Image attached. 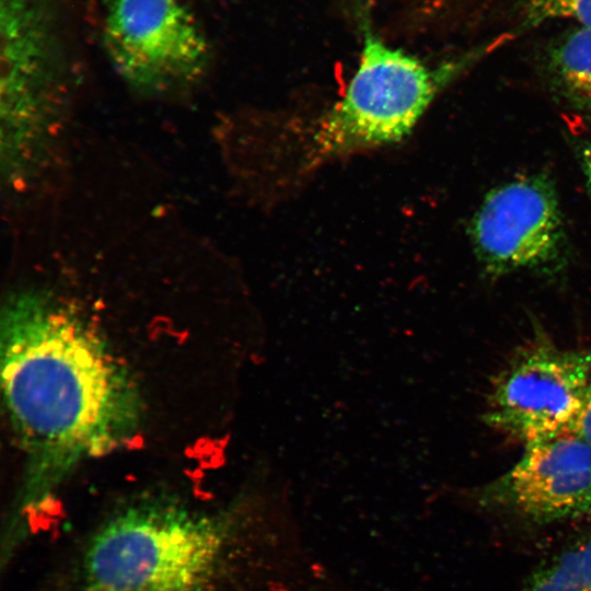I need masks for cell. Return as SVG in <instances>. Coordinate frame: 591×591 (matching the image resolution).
Instances as JSON below:
<instances>
[{"instance_id": "6da1fadb", "label": "cell", "mask_w": 591, "mask_h": 591, "mask_svg": "<svg viewBox=\"0 0 591 591\" xmlns=\"http://www.w3.org/2000/svg\"><path fill=\"white\" fill-rule=\"evenodd\" d=\"M1 374L25 459L3 546L13 552L30 520L83 460L125 444L140 422V396L104 337L69 304L24 290L4 304Z\"/></svg>"}, {"instance_id": "7a4b0ae2", "label": "cell", "mask_w": 591, "mask_h": 591, "mask_svg": "<svg viewBox=\"0 0 591 591\" xmlns=\"http://www.w3.org/2000/svg\"><path fill=\"white\" fill-rule=\"evenodd\" d=\"M361 37L358 66L340 99L290 136V166L309 172L344 154L402 141L434 99L484 56L477 48L429 65L389 45L355 1Z\"/></svg>"}, {"instance_id": "3957f363", "label": "cell", "mask_w": 591, "mask_h": 591, "mask_svg": "<svg viewBox=\"0 0 591 591\" xmlns=\"http://www.w3.org/2000/svg\"><path fill=\"white\" fill-rule=\"evenodd\" d=\"M228 513L165 498L138 500L103 522L79 559L78 591H211Z\"/></svg>"}, {"instance_id": "277c9868", "label": "cell", "mask_w": 591, "mask_h": 591, "mask_svg": "<svg viewBox=\"0 0 591 591\" xmlns=\"http://www.w3.org/2000/svg\"><path fill=\"white\" fill-rule=\"evenodd\" d=\"M103 42L123 80L152 96L192 89L210 61L209 42L182 0H107Z\"/></svg>"}, {"instance_id": "5b68a950", "label": "cell", "mask_w": 591, "mask_h": 591, "mask_svg": "<svg viewBox=\"0 0 591 591\" xmlns=\"http://www.w3.org/2000/svg\"><path fill=\"white\" fill-rule=\"evenodd\" d=\"M591 376V345L567 348L537 335L518 347L493 378L483 419L526 445L565 433Z\"/></svg>"}, {"instance_id": "8992f818", "label": "cell", "mask_w": 591, "mask_h": 591, "mask_svg": "<svg viewBox=\"0 0 591 591\" xmlns=\"http://www.w3.org/2000/svg\"><path fill=\"white\" fill-rule=\"evenodd\" d=\"M482 273L500 278L520 271L559 270L569 236L558 192L543 172L519 175L491 188L467 224Z\"/></svg>"}, {"instance_id": "52a82bcc", "label": "cell", "mask_w": 591, "mask_h": 591, "mask_svg": "<svg viewBox=\"0 0 591 591\" xmlns=\"http://www.w3.org/2000/svg\"><path fill=\"white\" fill-rule=\"evenodd\" d=\"M478 498L532 525L591 518V445L568 433L529 443Z\"/></svg>"}, {"instance_id": "ba28073f", "label": "cell", "mask_w": 591, "mask_h": 591, "mask_svg": "<svg viewBox=\"0 0 591 591\" xmlns=\"http://www.w3.org/2000/svg\"><path fill=\"white\" fill-rule=\"evenodd\" d=\"M537 71L568 111L591 115V28L571 25L538 50Z\"/></svg>"}, {"instance_id": "9c48e42d", "label": "cell", "mask_w": 591, "mask_h": 591, "mask_svg": "<svg viewBox=\"0 0 591 591\" xmlns=\"http://www.w3.org/2000/svg\"><path fill=\"white\" fill-rule=\"evenodd\" d=\"M521 591H591V536L545 560Z\"/></svg>"}, {"instance_id": "30bf717a", "label": "cell", "mask_w": 591, "mask_h": 591, "mask_svg": "<svg viewBox=\"0 0 591 591\" xmlns=\"http://www.w3.org/2000/svg\"><path fill=\"white\" fill-rule=\"evenodd\" d=\"M556 21L591 28V0H519L512 23L500 34L510 42Z\"/></svg>"}, {"instance_id": "8fae6325", "label": "cell", "mask_w": 591, "mask_h": 591, "mask_svg": "<svg viewBox=\"0 0 591 591\" xmlns=\"http://www.w3.org/2000/svg\"><path fill=\"white\" fill-rule=\"evenodd\" d=\"M565 433L575 436L591 445V376L578 413Z\"/></svg>"}, {"instance_id": "7c38bea8", "label": "cell", "mask_w": 591, "mask_h": 591, "mask_svg": "<svg viewBox=\"0 0 591 591\" xmlns=\"http://www.w3.org/2000/svg\"><path fill=\"white\" fill-rule=\"evenodd\" d=\"M577 154L587 190L591 199V139L584 140L578 144Z\"/></svg>"}]
</instances>
